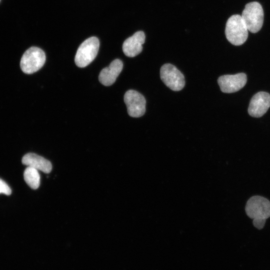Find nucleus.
<instances>
[{"label": "nucleus", "mask_w": 270, "mask_h": 270, "mask_svg": "<svg viewBox=\"0 0 270 270\" xmlns=\"http://www.w3.org/2000/svg\"><path fill=\"white\" fill-rule=\"evenodd\" d=\"M245 210L246 215L253 220L254 226L261 230L270 217V201L260 196H252L246 203Z\"/></svg>", "instance_id": "1"}, {"label": "nucleus", "mask_w": 270, "mask_h": 270, "mask_svg": "<svg viewBox=\"0 0 270 270\" xmlns=\"http://www.w3.org/2000/svg\"><path fill=\"white\" fill-rule=\"evenodd\" d=\"M225 34L227 40L234 46L243 44L248 37V30L238 14L232 16L227 20Z\"/></svg>", "instance_id": "2"}, {"label": "nucleus", "mask_w": 270, "mask_h": 270, "mask_svg": "<svg viewBox=\"0 0 270 270\" xmlns=\"http://www.w3.org/2000/svg\"><path fill=\"white\" fill-rule=\"evenodd\" d=\"M264 16L260 4L257 2H252L246 4L241 16L248 30L256 33L262 26Z\"/></svg>", "instance_id": "3"}, {"label": "nucleus", "mask_w": 270, "mask_h": 270, "mask_svg": "<svg viewBox=\"0 0 270 270\" xmlns=\"http://www.w3.org/2000/svg\"><path fill=\"white\" fill-rule=\"evenodd\" d=\"M45 62L44 52L39 48L32 46L23 54L20 62V66L24 73L32 74L40 69Z\"/></svg>", "instance_id": "4"}, {"label": "nucleus", "mask_w": 270, "mask_h": 270, "mask_svg": "<svg viewBox=\"0 0 270 270\" xmlns=\"http://www.w3.org/2000/svg\"><path fill=\"white\" fill-rule=\"evenodd\" d=\"M100 46L98 39L92 36L86 40L78 47L75 58L76 65L84 68L91 63L96 57Z\"/></svg>", "instance_id": "5"}, {"label": "nucleus", "mask_w": 270, "mask_h": 270, "mask_svg": "<svg viewBox=\"0 0 270 270\" xmlns=\"http://www.w3.org/2000/svg\"><path fill=\"white\" fill-rule=\"evenodd\" d=\"M160 76L163 82L172 90H180L184 86V75L172 64H166L161 67Z\"/></svg>", "instance_id": "6"}, {"label": "nucleus", "mask_w": 270, "mask_h": 270, "mask_svg": "<svg viewBox=\"0 0 270 270\" xmlns=\"http://www.w3.org/2000/svg\"><path fill=\"white\" fill-rule=\"evenodd\" d=\"M124 102L129 116L134 118L142 116L146 112V101L144 96L136 90H130L124 95Z\"/></svg>", "instance_id": "7"}, {"label": "nucleus", "mask_w": 270, "mask_h": 270, "mask_svg": "<svg viewBox=\"0 0 270 270\" xmlns=\"http://www.w3.org/2000/svg\"><path fill=\"white\" fill-rule=\"evenodd\" d=\"M246 82L247 78L244 73L224 75L218 80L221 91L224 93H232L238 91L246 85Z\"/></svg>", "instance_id": "8"}, {"label": "nucleus", "mask_w": 270, "mask_h": 270, "mask_svg": "<svg viewBox=\"0 0 270 270\" xmlns=\"http://www.w3.org/2000/svg\"><path fill=\"white\" fill-rule=\"evenodd\" d=\"M270 107V94L264 92L256 94L252 98L248 108L249 114L254 118L262 116Z\"/></svg>", "instance_id": "9"}, {"label": "nucleus", "mask_w": 270, "mask_h": 270, "mask_svg": "<svg viewBox=\"0 0 270 270\" xmlns=\"http://www.w3.org/2000/svg\"><path fill=\"white\" fill-rule=\"evenodd\" d=\"M145 34L142 31H138L126 39L122 44V50L128 57L138 55L142 50V44L145 42Z\"/></svg>", "instance_id": "10"}, {"label": "nucleus", "mask_w": 270, "mask_h": 270, "mask_svg": "<svg viewBox=\"0 0 270 270\" xmlns=\"http://www.w3.org/2000/svg\"><path fill=\"white\" fill-rule=\"evenodd\" d=\"M122 68L123 64L120 60H114L108 66L100 71L98 76L100 82L105 86L112 85L115 82Z\"/></svg>", "instance_id": "11"}, {"label": "nucleus", "mask_w": 270, "mask_h": 270, "mask_svg": "<svg viewBox=\"0 0 270 270\" xmlns=\"http://www.w3.org/2000/svg\"><path fill=\"white\" fill-rule=\"evenodd\" d=\"M22 162L28 166L32 167L46 174L50 173L52 169V165L49 160L34 153L25 154Z\"/></svg>", "instance_id": "12"}, {"label": "nucleus", "mask_w": 270, "mask_h": 270, "mask_svg": "<svg viewBox=\"0 0 270 270\" xmlns=\"http://www.w3.org/2000/svg\"><path fill=\"white\" fill-rule=\"evenodd\" d=\"M24 178L26 183L32 188L36 190L40 184V176L38 170L28 166L24 172Z\"/></svg>", "instance_id": "13"}, {"label": "nucleus", "mask_w": 270, "mask_h": 270, "mask_svg": "<svg viewBox=\"0 0 270 270\" xmlns=\"http://www.w3.org/2000/svg\"><path fill=\"white\" fill-rule=\"evenodd\" d=\"M12 190L10 187L2 180L0 178V194H4L6 195H10Z\"/></svg>", "instance_id": "14"}, {"label": "nucleus", "mask_w": 270, "mask_h": 270, "mask_svg": "<svg viewBox=\"0 0 270 270\" xmlns=\"http://www.w3.org/2000/svg\"></svg>", "instance_id": "15"}]
</instances>
